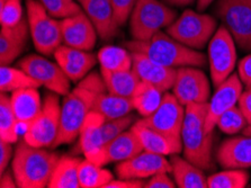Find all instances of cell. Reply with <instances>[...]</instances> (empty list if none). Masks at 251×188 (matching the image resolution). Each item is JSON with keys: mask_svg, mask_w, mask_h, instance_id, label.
Returning <instances> with one entry per match:
<instances>
[{"mask_svg": "<svg viewBox=\"0 0 251 188\" xmlns=\"http://www.w3.org/2000/svg\"><path fill=\"white\" fill-rule=\"evenodd\" d=\"M107 91L101 75L90 72L79 81L70 93L64 96L61 105V120L58 137L52 149L69 144L79 136L87 115L93 110L95 99L100 94Z\"/></svg>", "mask_w": 251, "mask_h": 188, "instance_id": "obj_1", "label": "cell"}, {"mask_svg": "<svg viewBox=\"0 0 251 188\" xmlns=\"http://www.w3.org/2000/svg\"><path fill=\"white\" fill-rule=\"evenodd\" d=\"M208 103L185 106V120L181 131L182 150L185 158L201 170L215 168L213 160L214 133L205 128Z\"/></svg>", "mask_w": 251, "mask_h": 188, "instance_id": "obj_2", "label": "cell"}, {"mask_svg": "<svg viewBox=\"0 0 251 188\" xmlns=\"http://www.w3.org/2000/svg\"><path fill=\"white\" fill-rule=\"evenodd\" d=\"M58 153L29 145L24 139L18 142L14 153L11 171L20 188L48 187L58 163Z\"/></svg>", "mask_w": 251, "mask_h": 188, "instance_id": "obj_3", "label": "cell"}, {"mask_svg": "<svg viewBox=\"0 0 251 188\" xmlns=\"http://www.w3.org/2000/svg\"><path fill=\"white\" fill-rule=\"evenodd\" d=\"M126 48L128 51L142 53L155 62L170 68H201L206 64V57L203 53L179 43L161 30L149 41L127 42Z\"/></svg>", "mask_w": 251, "mask_h": 188, "instance_id": "obj_4", "label": "cell"}, {"mask_svg": "<svg viewBox=\"0 0 251 188\" xmlns=\"http://www.w3.org/2000/svg\"><path fill=\"white\" fill-rule=\"evenodd\" d=\"M176 17V11L159 0H139L130 16L131 35L134 40L149 41Z\"/></svg>", "mask_w": 251, "mask_h": 188, "instance_id": "obj_5", "label": "cell"}, {"mask_svg": "<svg viewBox=\"0 0 251 188\" xmlns=\"http://www.w3.org/2000/svg\"><path fill=\"white\" fill-rule=\"evenodd\" d=\"M216 26L214 17L187 9L167 27L166 33L186 47L201 50L215 34Z\"/></svg>", "mask_w": 251, "mask_h": 188, "instance_id": "obj_6", "label": "cell"}, {"mask_svg": "<svg viewBox=\"0 0 251 188\" xmlns=\"http://www.w3.org/2000/svg\"><path fill=\"white\" fill-rule=\"evenodd\" d=\"M26 7L30 37L36 51L43 55L54 54L56 49L63 43L61 21L52 17L36 0H27Z\"/></svg>", "mask_w": 251, "mask_h": 188, "instance_id": "obj_7", "label": "cell"}, {"mask_svg": "<svg viewBox=\"0 0 251 188\" xmlns=\"http://www.w3.org/2000/svg\"><path fill=\"white\" fill-rule=\"evenodd\" d=\"M60 120L61 105L58 94H47L39 116L25 126L23 139L32 147L51 148L58 137Z\"/></svg>", "mask_w": 251, "mask_h": 188, "instance_id": "obj_8", "label": "cell"}, {"mask_svg": "<svg viewBox=\"0 0 251 188\" xmlns=\"http://www.w3.org/2000/svg\"><path fill=\"white\" fill-rule=\"evenodd\" d=\"M215 15L235 44L243 51H251V0H218Z\"/></svg>", "mask_w": 251, "mask_h": 188, "instance_id": "obj_9", "label": "cell"}, {"mask_svg": "<svg viewBox=\"0 0 251 188\" xmlns=\"http://www.w3.org/2000/svg\"><path fill=\"white\" fill-rule=\"evenodd\" d=\"M185 120L184 105L178 102L174 94L166 93L163 95L160 106L150 116L144 117L140 122L149 126L182 149L181 131Z\"/></svg>", "mask_w": 251, "mask_h": 188, "instance_id": "obj_10", "label": "cell"}, {"mask_svg": "<svg viewBox=\"0 0 251 188\" xmlns=\"http://www.w3.org/2000/svg\"><path fill=\"white\" fill-rule=\"evenodd\" d=\"M208 62L215 87L229 78L235 67L237 51L234 38L223 25L218 28L208 44Z\"/></svg>", "mask_w": 251, "mask_h": 188, "instance_id": "obj_11", "label": "cell"}, {"mask_svg": "<svg viewBox=\"0 0 251 188\" xmlns=\"http://www.w3.org/2000/svg\"><path fill=\"white\" fill-rule=\"evenodd\" d=\"M18 67L52 93L60 96H66L70 93L71 80L58 63L52 62L42 55L30 54L21 60Z\"/></svg>", "mask_w": 251, "mask_h": 188, "instance_id": "obj_12", "label": "cell"}, {"mask_svg": "<svg viewBox=\"0 0 251 188\" xmlns=\"http://www.w3.org/2000/svg\"><path fill=\"white\" fill-rule=\"evenodd\" d=\"M173 94L181 105L207 103L211 87L206 75L200 69L180 67L173 86Z\"/></svg>", "mask_w": 251, "mask_h": 188, "instance_id": "obj_13", "label": "cell"}, {"mask_svg": "<svg viewBox=\"0 0 251 188\" xmlns=\"http://www.w3.org/2000/svg\"><path fill=\"white\" fill-rule=\"evenodd\" d=\"M105 117L100 113L91 112L87 115L79 133L81 151L87 160L91 162L105 166L106 163V144L102 139L101 126Z\"/></svg>", "mask_w": 251, "mask_h": 188, "instance_id": "obj_14", "label": "cell"}, {"mask_svg": "<svg viewBox=\"0 0 251 188\" xmlns=\"http://www.w3.org/2000/svg\"><path fill=\"white\" fill-rule=\"evenodd\" d=\"M159 172H171V163L165 156L148 151L121 161L116 167V174L122 179H143Z\"/></svg>", "mask_w": 251, "mask_h": 188, "instance_id": "obj_15", "label": "cell"}, {"mask_svg": "<svg viewBox=\"0 0 251 188\" xmlns=\"http://www.w3.org/2000/svg\"><path fill=\"white\" fill-rule=\"evenodd\" d=\"M242 94V81L238 74H232L229 78L216 87V90L211 102L208 103L205 128L208 132H214L220 116L232 108L239 102Z\"/></svg>", "mask_w": 251, "mask_h": 188, "instance_id": "obj_16", "label": "cell"}, {"mask_svg": "<svg viewBox=\"0 0 251 188\" xmlns=\"http://www.w3.org/2000/svg\"><path fill=\"white\" fill-rule=\"evenodd\" d=\"M63 44L67 47L91 51L96 44L97 30L85 11L61 21Z\"/></svg>", "mask_w": 251, "mask_h": 188, "instance_id": "obj_17", "label": "cell"}, {"mask_svg": "<svg viewBox=\"0 0 251 188\" xmlns=\"http://www.w3.org/2000/svg\"><path fill=\"white\" fill-rule=\"evenodd\" d=\"M132 70L139 77L141 81L151 83L161 91L173 89L176 80L177 68H170L151 60L149 56L138 52H131Z\"/></svg>", "mask_w": 251, "mask_h": 188, "instance_id": "obj_18", "label": "cell"}, {"mask_svg": "<svg viewBox=\"0 0 251 188\" xmlns=\"http://www.w3.org/2000/svg\"><path fill=\"white\" fill-rule=\"evenodd\" d=\"M53 55L64 74L74 82L85 78L98 61V57L93 53L67 45H60Z\"/></svg>", "mask_w": 251, "mask_h": 188, "instance_id": "obj_19", "label": "cell"}, {"mask_svg": "<svg viewBox=\"0 0 251 188\" xmlns=\"http://www.w3.org/2000/svg\"><path fill=\"white\" fill-rule=\"evenodd\" d=\"M82 10L93 23L98 36L104 41H109L119 32L114 16L112 0H77Z\"/></svg>", "mask_w": 251, "mask_h": 188, "instance_id": "obj_20", "label": "cell"}, {"mask_svg": "<svg viewBox=\"0 0 251 188\" xmlns=\"http://www.w3.org/2000/svg\"><path fill=\"white\" fill-rule=\"evenodd\" d=\"M216 160L227 169L251 167V136H238L224 140L216 152Z\"/></svg>", "mask_w": 251, "mask_h": 188, "instance_id": "obj_21", "label": "cell"}, {"mask_svg": "<svg viewBox=\"0 0 251 188\" xmlns=\"http://www.w3.org/2000/svg\"><path fill=\"white\" fill-rule=\"evenodd\" d=\"M28 19L23 18L17 25L1 27L0 33V62L8 66L21 54L28 40Z\"/></svg>", "mask_w": 251, "mask_h": 188, "instance_id": "obj_22", "label": "cell"}, {"mask_svg": "<svg viewBox=\"0 0 251 188\" xmlns=\"http://www.w3.org/2000/svg\"><path fill=\"white\" fill-rule=\"evenodd\" d=\"M10 102L18 123L24 126L39 116L43 106L37 88H25L13 91Z\"/></svg>", "mask_w": 251, "mask_h": 188, "instance_id": "obj_23", "label": "cell"}, {"mask_svg": "<svg viewBox=\"0 0 251 188\" xmlns=\"http://www.w3.org/2000/svg\"><path fill=\"white\" fill-rule=\"evenodd\" d=\"M171 172L176 186L179 188H207V178L203 170L187 159L176 155L170 158Z\"/></svg>", "mask_w": 251, "mask_h": 188, "instance_id": "obj_24", "label": "cell"}, {"mask_svg": "<svg viewBox=\"0 0 251 188\" xmlns=\"http://www.w3.org/2000/svg\"><path fill=\"white\" fill-rule=\"evenodd\" d=\"M132 130L136 133L142 144L144 151L157 153L162 156H171L179 153L182 149L174 144L168 137L159 133L155 130L144 125L140 121L132 126Z\"/></svg>", "mask_w": 251, "mask_h": 188, "instance_id": "obj_25", "label": "cell"}, {"mask_svg": "<svg viewBox=\"0 0 251 188\" xmlns=\"http://www.w3.org/2000/svg\"><path fill=\"white\" fill-rule=\"evenodd\" d=\"M144 149L136 133L131 129L106 144V163L125 161L139 155Z\"/></svg>", "mask_w": 251, "mask_h": 188, "instance_id": "obj_26", "label": "cell"}, {"mask_svg": "<svg viewBox=\"0 0 251 188\" xmlns=\"http://www.w3.org/2000/svg\"><path fill=\"white\" fill-rule=\"evenodd\" d=\"M132 109H134L132 98L122 97L108 91L98 95L93 105L94 112L102 115L106 121L125 116L130 114Z\"/></svg>", "mask_w": 251, "mask_h": 188, "instance_id": "obj_27", "label": "cell"}, {"mask_svg": "<svg viewBox=\"0 0 251 188\" xmlns=\"http://www.w3.org/2000/svg\"><path fill=\"white\" fill-rule=\"evenodd\" d=\"M81 161L79 158L70 156H62L53 170L49 188H81L79 183V166Z\"/></svg>", "mask_w": 251, "mask_h": 188, "instance_id": "obj_28", "label": "cell"}, {"mask_svg": "<svg viewBox=\"0 0 251 188\" xmlns=\"http://www.w3.org/2000/svg\"><path fill=\"white\" fill-rule=\"evenodd\" d=\"M100 75L108 93L122 96V97L131 98L136 86L141 81L133 70L108 71L101 69Z\"/></svg>", "mask_w": 251, "mask_h": 188, "instance_id": "obj_29", "label": "cell"}, {"mask_svg": "<svg viewBox=\"0 0 251 188\" xmlns=\"http://www.w3.org/2000/svg\"><path fill=\"white\" fill-rule=\"evenodd\" d=\"M163 91L158 89L151 83L140 81L132 95V102L134 109L138 110L143 117H148L153 114L162 102Z\"/></svg>", "mask_w": 251, "mask_h": 188, "instance_id": "obj_30", "label": "cell"}, {"mask_svg": "<svg viewBox=\"0 0 251 188\" xmlns=\"http://www.w3.org/2000/svg\"><path fill=\"white\" fill-rule=\"evenodd\" d=\"M41 83L26 74L22 69L1 66L0 69V89L1 93L25 89V88H40Z\"/></svg>", "mask_w": 251, "mask_h": 188, "instance_id": "obj_31", "label": "cell"}, {"mask_svg": "<svg viewBox=\"0 0 251 188\" xmlns=\"http://www.w3.org/2000/svg\"><path fill=\"white\" fill-rule=\"evenodd\" d=\"M98 62L101 69L108 71L132 70V54L127 50L119 47H105L100 50L97 54Z\"/></svg>", "mask_w": 251, "mask_h": 188, "instance_id": "obj_32", "label": "cell"}, {"mask_svg": "<svg viewBox=\"0 0 251 188\" xmlns=\"http://www.w3.org/2000/svg\"><path fill=\"white\" fill-rule=\"evenodd\" d=\"M78 177L81 188H104L113 180L111 171L87 159L82 160L79 166Z\"/></svg>", "mask_w": 251, "mask_h": 188, "instance_id": "obj_33", "label": "cell"}, {"mask_svg": "<svg viewBox=\"0 0 251 188\" xmlns=\"http://www.w3.org/2000/svg\"><path fill=\"white\" fill-rule=\"evenodd\" d=\"M17 121L11 107L10 97L7 93H1L0 96V140L9 143H16L18 141Z\"/></svg>", "mask_w": 251, "mask_h": 188, "instance_id": "obj_34", "label": "cell"}, {"mask_svg": "<svg viewBox=\"0 0 251 188\" xmlns=\"http://www.w3.org/2000/svg\"><path fill=\"white\" fill-rule=\"evenodd\" d=\"M249 174L243 169H227L207 178L210 188H245L248 184Z\"/></svg>", "mask_w": 251, "mask_h": 188, "instance_id": "obj_35", "label": "cell"}, {"mask_svg": "<svg viewBox=\"0 0 251 188\" xmlns=\"http://www.w3.org/2000/svg\"><path fill=\"white\" fill-rule=\"evenodd\" d=\"M216 126L226 134H237L248 126V121L239 106H233L220 116Z\"/></svg>", "mask_w": 251, "mask_h": 188, "instance_id": "obj_36", "label": "cell"}, {"mask_svg": "<svg viewBox=\"0 0 251 188\" xmlns=\"http://www.w3.org/2000/svg\"><path fill=\"white\" fill-rule=\"evenodd\" d=\"M48 13L54 18H67L82 11L81 6L74 0H40Z\"/></svg>", "mask_w": 251, "mask_h": 188, "instance_id": "obj_37", "label": "cell"}, {"mask_svg": "<svg viewBox=\"0 0 251 188\" xmlns=\"http://www.w3.org/2000/svg\"><path fill=\"white\" fill-rule=\"evenodd\" d=\"M132 122L133 117L130 114L119 118H114V120L105 121L104 124L101 126V134L105 144H107L108 142L115 139V137L119 136L120 134L126 131L128 126L132 124Z\"/></svg>", "mask_w": 251, "mask_h": 188, "instance_id": "obj_38", "label": "cell"}, {"mask_svg": "<svg viewBox=\"0 0 251 188\" xmlns=\"http://www.w3.org/2000/svg\"><path fill=\"white\" fill-rule=\"evenodd\" d=\"M23 17L21 0H8L0 7V23L1 27H10L20 23Z\"/></svg>", "mask_w": 251, "mask_h": 188, "instance_id": "obj_39", "label": "cell"}, {"mask_svg": "<svg viewBox=\"0 0 251 188\" xmlns=\"http://www.w3.org/2000/svg\"><path fill=\"white\" fill-rule=\"evenodd\" d=\"M112 1L115 21L121 27V26L126 24L127 19L130 18L132 11L139 0H112Z\"/></svg>", "mask_w": 251, "mask_h": 188, "instance_id": "obj_40", "label": "cell"}, {"mask_svg": "<svg viewBox=\"0 0 251 188\" xmlns=\"http://www.w3.org/2000/svg\"><path fill=\"white\" fill-rule=\"evenodd\" d=\"M146 188H175L176 183L168 176V172H159L151 177L149 182L144 184Z\"/></svg>", "mask_w": 251, "mask_h": 188, "instance_id": "obj_41", "label": "cell"}, {"mask_svg": "<svg viewBox=\"0 0 251 188\" xmlns=\"http://www.w3.org/2000/svg\"><path fill=\"white\" fill-rule=\"evenodd\" d=\"M238 76L247 88H251V54L240 60L238 64Z\"/></svg>", "mask_w": 251, "mask_h": 188, "instance_id": "obj_42", "label": "cell"}, {"mask_svg": "<svg viewBox=\"0 0 251 188\" xmlns=\"http://www.w3.org/2000/svg\"><path fill=\"white\" fill-rule=\"evenodd\" d=\"M9 142L0 140V174H3L6 171V168L8 167V163L13 157V148Z\"/></svg>", "mask_w": 251, "mask_h": 188, "instance_id": "obj_43", "label": "cell"}, {"mask_svg": "<svg viewBox=\"0 0 251 188\" xmlns=\"http://www.w3.org/2000/svg\"><path fill=\"white\" fill-rule=\"evenodd\" d=\"M239 108L241 109V112L245 115V117L248 121V125L251 124V88H248L245 93L242 91V94L239 98L238 102Z\"/></svg>", "mask_w": 251, "mask_h": 188, "instance_id": "obj_44", "label": "cell"}, {"mask_svg": "<svg viewBox=\"0 0 251 188\" xmlns=\"http://www.w3.org/2000/svg\"><path fill=\"white\" fill-rule=\"evenodd\" d=\"M143 182L140 179H120L111 180L104 188H142L144 187Z\"/></svg>", "mask_w": 251, "mask_h": 188, "instance_id": "obj_45", "label": "cell"}, {"mask_svg": "<svg viewBox=\"0 0 251 188\" xmlns=\"http://www.w3.org/2000/svg\"><path fill=\"white\" fill-rule=\"evenodd\" d=\"M0 187L1 188H16L17 183L15 179L13 171H5L1 174V178H0Z\"/></svg>", "mask_w": 251, "mask_h": 188, "instance_id": "obj_46", "label": "cell"}, {"mask_svg": "<svg viewBox=\"0 0 251 188\" xmlns=\"http://www.w3.org/2000/svg\"><path fill=\"white\" fill-rule=\"evenodd\" d=\"M165 1L168 3V5H171V6L181 7V6L191 5V3H193L195 0H165Z\"/></svg>", "mask_w": 251, "mask_h": 188, "instance_id": "obj_47", "label": "cell"}, {"mask_svg": "<svg viewBox=\"0 0 251 188\" xmlns=\"http://www.w3.org/2000/svg\"><path fill=\"white\" fill-rule=\"evenodd\" d=\"M214 0H197V10L204 11Z\"/></svg>", "mask_w": 251, "mask_h": 188, "instance_id": "obj_48", "label": "cell"}, {"mask_svg": "<svg viewBox=\"0 0 251 188\" xmlns=\"http://www.w3.org/2000/svg\"><path fill=\"white\" fill-rule=\"evenodd\" d=\"M243 134L245 135H248V136H251V124L247 126V128L243 130Z\"/></svg>", "mask_w": 251, "mask_h": 188, "instance_id": "obj_49", "label": "cell"}, {"mask_svg": "<svg viewBox=\"0 0 251 188\" xmlns=\"http://www.w3.org/2000/svg\"><path fill=\"white\" fill-rule=\"evenodd\" d=\"M7 1H8V0H0V7H1L2 5H5Z\"/></svg>", "mask_w": 251, "mask_h": 188, "instance_id": "obj_50", "label": "cell"}]
</instances>
